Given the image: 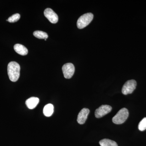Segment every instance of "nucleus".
Wrapping results in <instances>:
<instances>
[{
    "instance_id": "ddd939ff",
    "label": "nucleus",
    "mask_w": 146,
    "mask_h": 146,
    "mask_svg": "<svg viewBox=\"0 0 146 146\" xmlns=\"http://www.w3.org/2000/svg\"><path fill=\"white\" fill-rule=\"evenodd\" d=\"M33 34L35 37L40 39H46L48 36L46 33L40 31H34Z\"/></svg>"
},
{
    "instance_id": "4468645a",
    "label": "nucleus",
    "mask_w": 146,
    "mask_h": 146,
    "mask_svg": "<svg viewBox=\"0 0 146 146\" xmlns=\"http://www.w3.org/2000/svg\"><path fill=\"white\" fill-rule=\"evenodd\" d=\"M20 17L21 16L19 13H16L9 17L7 21L11 23H15L20 19Z\"/></svg>"
},
{
    "instance_id": "9d476101",
    "label": "nucleus",
    "mask_w": 146,
    "mask_h": 146,
    "mask_svg": "<svg viewBox=\"0 0 146 146\" xmlns=\"http://www.w3.org/2000/svg\"><path fill=\"white\" fill-rule=\"evenodd\" d=\"M14 49L17 53L21 55H26L28 52L27 49L21 44H16L14 45Z\"/></svg>"
},
{
    "instance_id": "20e7f679",
    "label": "nucleus",
    "mask_w": 146,
    "mask_h": 146,
    "mask_svg": "<svg viewBox=\"0 0 146 146\" xmlns=\"http://www.w3.org/2000/svg\"><path fill=\"white\" fill-rule=\"evenodd\" d=\"M137 83L134 80H131L125 83L122 89V93L125 95L131 94L136 88Z\"/></svg>"
},
{
    "instance_id": "9b49d317",
    "label": "nucleus",
    "mask_w": 146,
    "mask_h": 146,
    "mask_svg": "<svg viewBox=\"0 0 146 146\" xmlns=\"http://www.w3.org/2000/svg\"><path fill=\"white\" fill-rule=\"evenodd\" d=\"M54 112V106L52 104H49L46 105L43 110V113L45 116L47 117H50L52 115Z\"/></svg>"
},
{
    "instance_id": "1a4fd4ad",
    "label": "nucleus",
    "mask_w": 146,
    "mask_h": 146,
    "mask_svg": "<svg viewBox=\"0 0 146 146\" xmlns=\"http://www.w3.org/2000/svg\"><path fill=\"white\" fill-rule=\"evenodd\" d=\"M39 99L36 97H31L27 100L26 104L29 109H33L39 104Z\"/></svg>"
},
{
    "instance_id": "2eb2a0df",
    "label": "nucleus",
    "mask_w": 146,
    "mask_h": 146,
    "mask_svg": "<svg viewBox=\"0 0 146 146\" xmlns=\"http://www.w3.org/2000/svg\"><path fill=\"white\" fill-rule=\"evenodd\" d=\"M138 129L141 131H143L146 129V117L143 118L138 125Z\"/></svg>"
},
{
    "instance_id": "f257e3e1",
    "label": "nucleus",
    "mask_w": 146,
    "mask_h": 146,
    "mask_svg": "<svg viewBox=\"0 0 146 146\" xmlns=\"http://www.w3.org/2000/svg\"><path fill=\"white\" fill-rule=\"evenodd\" d=\"M20 65L15 61H12L9 63L7 66V72L11 81L15 82L18 80L20 76Z\"/></svg>"
},
{
    "instance_id": "6e6552de",
    "label": "nucleus",
    "mask_w": 146,
    "mask_h": 146,
    "mask_svg": "<svg viewBox=\"0 0 146 146\" xmlns=\"http://www.w3.org/2000/svg\"><path fill=\"white\" fill-rule=\"evenodd\" d=\"M90 110L88 108H84L82 109L79 113L77 118V122L80 124H83L86 122Z\"/></svg>"
},
{
    "instance_id": "7ed1b4c3",
    "label": "nucleus",
    "mask_w": 146,
    "mask_h": 146,
    "mask_svg": "<svg viewBox=\"0 0 146 146\" xmlns=\"http://www.w3.org/2000/svg\"><path fill=\"white\" fill-rule=\"evenodd\" d=\"M94 18L93 13H88L83 14L78 20L77 26L79 29L84 28L90 24Z\"/></svg>"
},
{
    "instance_id": "f8f14e48",
    "label": "nucleus",
    "mask_w": 146,
    "mask_h": 146,
    "mask_svg": "<svg viewBox=\"0 0 146 146\" xmlns=\"http://www.w3.org/2000/svg\"><path fill=\"white\" fill-rule=\"evenodd\" d=\"M101 146H118L115 141L108 139H104L100 141Z\"/></svg>"
},
{
    "instance_id": "f03ea898",
    "label": "nucleus",
    "mask_w": 146,
    "mask_h": 146,
    "mask_svg": "<svg viewBox=\"0 0 146 146\" xmlns=\"http://www.w3.org/2000/svg\"><path fill=\"white\" fill-rule=\"evenodd\" d=\"M129 116V111L126 108H123L112 118V122L116 124H121L125 121Z\"/></svg>"
},
{
    "instance_id": "0eeeda50",
    "label": "nucleus",
    "mask_w": 146,
    "mask_h": 146,
    "mask_svg": "<svg viewBox=\"0 0 146 146\" xmlns=\"http://www.w3.org/2000/svg\"><path fill=\"white\" fill-rule=\"evenodd\" d=\"M44 14L45 17L49 21L50 23L53 24L56 23L58 21V16L51 9H46L44 11Z\"/></svg>"
},
{
    "instance_id": "423d86ee",
    "label": "nucleus",
    "mask_w": 146,
    "mask_h": 146,
    "mask_svg": "<svg viewBox=\"0 0 146 146\" xmlns=\"http://www.w3.org/2000/svg\"><path fill=\"white\" fill-rule=\"evenodd\" d=\"M111 106L107 105H104L97 108L95 111V115L96 117L100 118L109 113L112 110Z\"/></svg>"
},
{
    "instance_id": "39448f33",
    "label": "nucleus",
    "mask_w": 146,
    "mask_h": 146,
    "mask_svg": "<svg viewBox=\"0 0 146 146\" xmlns=\"http://www.w3.org/2000/svg\"><path fill=\"white\" fill-rule=\"evenodd\" d=\"M62 71L64 77L65 78H71L74 73V66L72 63H66L63 65L62 67Z\"/></svg>"
}]
</instances>
